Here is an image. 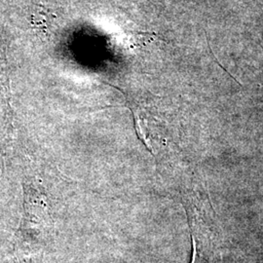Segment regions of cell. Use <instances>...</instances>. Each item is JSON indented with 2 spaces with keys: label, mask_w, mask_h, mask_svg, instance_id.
<instances>
[{
  "label": "cell",
  "mask_w": 263,
  "mask_h": 263,
  "mask_svg": "<svg viewBox=\"0 0 263 263\" xmlns=\"http://www.w3.org/2000/svg\"><path fill=\"white\" fill-rule=\"evenodd\" d=\"M53 235V220L47 198L28 178L23 180V215L14 236L15 254H43Z\"/></svg>",
  "instance_id": "obj_1"
},
{
  "label": "cell",
  "mask_w": 263,
  "mask_h": 263,
  "mask_svg": "<svg viewBox=\"0 0 263 263\" xmlns=\"http://www.w3.org/2000/svg\"><path fill=\"white\" fill-rule=\"evenodd\" d=\"M8 46V36L0 27V166L10 153L15 136L14 110L11 104Z\"/></svg>",
  "instance_id": "obj_2"
}]
</instances>
